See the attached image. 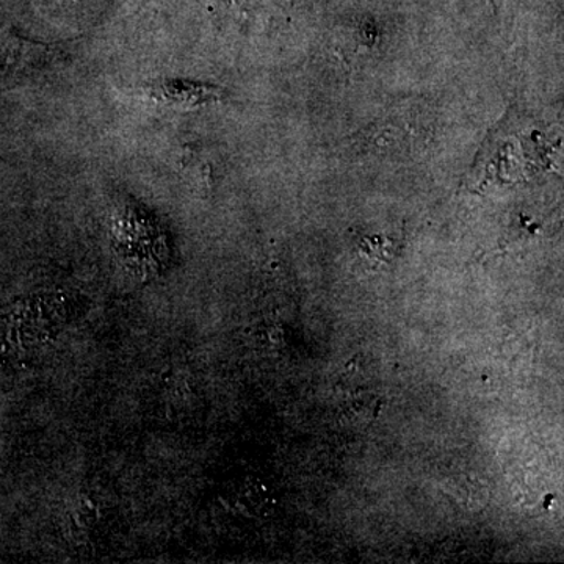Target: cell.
Returning a JSON list of instances; mask_svg holds the SVG:
<instances>
[{
  "mask_svg": "<svg viewBox=\"0 0 564 564\" xmlns=\"http://www.w3.org/2000/svg\"><path fill=\"white\" fill-rule=\"evenodd\" d=\"M106 0H46L51 17L68 25L90 22L104 9Z\"/></svg>",
  "mask_w": 564,
  "mask_h": 564,
  "instance_id": "cell-4",
  "label": "cell"
},
{
  "mask_svg": "<svg viewBox=\"0 0 564 564\" xmlns=\"http://www.w3.org/2000/svg\"><path fill=\"white\" fill-rule=\"evenodd\" d=\"M155 98L174 109H195L206 102L217 101L220 90L210 85L188 80H165L152 88Z\"/></svg>",
  "mask_w": 564,
  "mask_h": 564,
  "instance_id": "cell-2",
  "label": "cell"
},
{
  "mask_svg": "<svg viewBox=\"0 0 564 564\" xmlns=\"http://www.w3.org/2000/svg\"><path fill=\"white\" fill-rule=\"evenodd\" d=\"M384 400L380 393L370 391H358L348 395L344 400L343 415L345 421L355 426L370 425L377 421L381 410H383Z\"/></svg>",
  "mask_w": 564,
  "mask_h": 564,
  "instance_id": "cell-3",
  "label": "cell"
},
{
  "mask_svg": "<svg viewBox=\"0 0 564 564\" xmlns=\"http://www.w3.org/2000/svg\"><path fill=\"white\" fill-rule=\"evenodd\" d=\"M50 55L46 46L20 36H0V79L20 76L36 68Z\"/></svg>",
  "mask_w": 564,
  "mask_h": 564,
  "instance_id": "cell-1",
  "label": "cell"
}]
</instances>
